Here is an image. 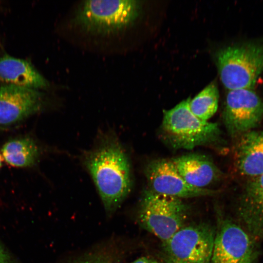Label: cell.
I'll return each mask as SVG.
<instances>
[{"label": "cell", "mask_w": 263, "mask_h": 263, "mask_svg": "<svg viewBox=\"0 0 263 263\" xmlns=\"http://www.w3.org/2000/svg\"><path fill=\"white\" fill-rule=\"evenodd\" d=\"M2 165V157L1 155L0 154V168L1 167Z\"/></svg>", "instance_id": "obj_20"}, {"label": "cell", "mask_w": 263, "mask_h": 263, "mask_svg": "<svg viewBox=\"0 0 263 263\" xmlns=\"http://www.w3.org/2000/svg\"><path fill=\"white\" fill-rule=\"evenodd\" d=\"M118 257L113 250L100 249L85 254L66 263H117Z\"/></svg>", "instance_id": "obj_17"}, {"label": "cell", "mask_w": 263, "mask_h": 263, "mask_svg": "<svg viewBox=\"0 0 263 263\" xmlns=\"http://www.w3.org/2000/svg\"><path fill=\"white\" fill-rule=\"evenodd\" d=\"M188 214V207L182 199L148 188L142 198L138 220L143 228L163 243L186 225Z\"/></svg>", "instance_id": "obj_4"}, {"label": "cell", "mask_w": 263, "mask_h": 263, "mask_svg": "<svg viewBox=\"0 0 263 263\" xmlns=\"http://www.w3.org/2000/svg\"><path fill=\"white\" fill-rule=\"evenodd\" d=\"M84 163L106 211L112 214L132 188L130 163L124 149L116 136L107 134L94 149L86 153Z\"/></svg>", "instance_id": "obj_1"}, {"label": "cell", "mask_w": 263, "mask_h": 263, "mask_svg": "<svg viewBox=\"0 0 263 263\" xmlns=\"http://www.w3.org/2000/svg\"><path fill=\"white\" fill-rule=\"evenodd\" d=\"M259 255L251 235L230 220L220 221L210 263H258Z\"/></svg>", "instance_id": "obj_7"}, {"label": "cell", "mask_w": 263, "mask_h": 263, "mask_svg": "<svg viewBox=\"0 0 263 263\" xmlns=\"http://www.w3.org/2000/svg\"><path fill=\"white\" fill-rule=\"evenodd\" d=\"M144 173L150 190L180 199L214 195L218 190L200 188L187 183L171 160L158 159L149 162Z\"/></svg>", "instance_id": "obj_9"}, {"label": "cell", "mask_w": 263, "mask_h": 263, "mask_svg": "<svg viewBox=\"0 0 263 263\" xmlns=\"http://www.w3.org/2000/svg\"><path fill=\"white\" fill-rule=\"evenodd\" d=\"M221 82L228 90L253 89L263 73V44L228 46L216 56Z\"/></svg>", "instance_id": "obj_5"}, {"label": "cell", "mask_w": 263, "mask_h": 263, "mask_svg": "<svg viewBox=\"0 0 263 263\" xmlns=\"http://www.w3.org/2000/svg\"><path fill=\"white\" fill-rule=\"evenodd\" d=\"M0 82L38 90L49 87L47 80L31 63L8 55L0 58Z\"/></svg>", "instance_id": "obj_13"}, {"label": "cell", "mask_w": 263, "mask_h": 263, "mask_svg": "<svg viewBox=\"0 0 263 263\" xmlns=\"http://www.w3.org/2000/svg\"><path fill=\"white\" fill-rule=\"evenodd\" d=\"M10 254L0 244V263H13Z\"/></svg>", "instance_id": "obj_18"}, {"label": "cell", "mask_w": 263, "mask_h": 263, "mask_svg": "<svg viewBox=\"0 0 263 263\" xmlns=\"http://www.w3.org/2000/svg\"><path fill=\"white\" fill-rule=\"evenodd\" d=\"M171 160L183 179L197 188H209L222 175L213 161L205 155L189 153Z\"/></svg>", "instance_id": "obj_11"}, {"label": "cell", "mask_w": 263, "mask_h": 263, "mask_svg": "<svg viewBox=\"0 0 263 263\" xmlns=\"http://www.w3.org/2000/svg\"><path fill=\"white\" fill-rule=\"evenodd\" d=\"M215 231L208 224L186 225L162 243L165 263H210Z\"/></svg>", "instance_id": "obj_6"}, {"label": "cell", "mask_w": 263, "mask_h": 263, "mask_svg": "<svg viewBox=\"0 0 263 263\" xmlns=\"http://www.w3.org/2000/svg\"><path fill=\"white\" fill-rule=\"evenodd\" d=\"M131 263H159L156 260L148 257H143L139 258Z\"/></svg>", "instance_id": "obj_19"}, {"label": "cell", "mask_w": 263, "mask_h": 263, "mask_svg": "<svg viewBox=\"0 0 263 263\" xmlns=\"http://www.w3.org/2000/svg\"><path fill=\"white\" fill-rule=\"evenodd\" d=\"M236 151V164L244 175L263 173V130L250 131L241 135Z\"/></svg>", "instance_id": "obj_14"}, {"label": "cell", "mask_w": 263, "mask_h": 263, "mask_svg": "<svg viewBox=\"0 0 263 263\" xmlns=\"http://www.w3.org/2000/svg\"><path fill=\"white\" fill-rule=\"evenodd\" d=\"M43 95L38 90L5 85L0 88V126L8 127L38 112Z\"/></svg>", "instance_id": "obj_10"}, {"label": "cell", "mask_w": 263, "mask_h": 263, "mask_svg": "<svg viewBox=\"0 0 263 263\" xmlns=\"http://www.w3.org/2000/svg\"><path fill=\"white\" fill-rule=\"evenodd\" d=\"M238 211L249 234L253 238H263V173L246 184Z\"/></svg>", "instance_id": "obj_12"}, {"label": "cell", "mask_w": 263, "mask_h": 263, "mask_svg": "<svg viewBox=\"0 0 263 263\" xmlns=\"http://www.w3.org/2000/svg\"><path fill=\"white\" fill-rule=\"evenodd\" d=\"M223 119L230 136L242 135L263 119V101L253 89L228 90Z\"/></svg>", "instance_id": "obj_8"}, {"label": "cell", "mask_w": 263, "mask_h": 263, "mask_svg": "<svg viewBox=\"0 0 263 263\" xmlns=\"http://www.w3.org/2000/svg\"><path fill=\"white\" fill-rule=\"evenodd\" d=\"M138 1L88 0L75 10L72 24L86 34L107 36L125 31L137 18Z\"/></svg>", "instance_id": "obj_2"}, {"label": "cell", "mask_w": 263, "mask_h": 263, "mask_svg": "<svg viewBox=\"0 0 263 263\" xmlns=\"http://www.w3.org/2000/svg\"><path fill=\"white\" fill-rule=\"evenodd\" d=\"M5 161L12 166L29 167L37 162L39 150L38 145L31 138H17L7 142L1 149Z\"/></svg>", "instance_id": "obj_15"}, {"label": "cell", "mask_w": 263, "mask_h": 263, "mask_svg": "<svg viewBox=\"0 0 263 263\" xmlns=\"http://www.w3.org/2000/svg\"><path fill=\"white\" fill-rule=\"evenodd\" d=\"M190 98L169 110H163L161 126L164 140L174 149L191 150L215 143L221 132L216 123L203 121L191 112Z\"/></svg>", "instance_id": "obj_3"}, {"label": "cell", "mask_w": 263, "mask_h": 263, "mask_svg": "<svg viewBox=\"0 0 263 263\" xmlns=\"http://www.w3.org/2000/svg\"><path fill=\"white\" fill-rule=\"evenodd\" d=\"M219 101V91L213 81L190 100L189 107L193 114L200 119L207 121L216 112Z\"/></svg>", "instance_id": "obj_16"}]
</instances>
